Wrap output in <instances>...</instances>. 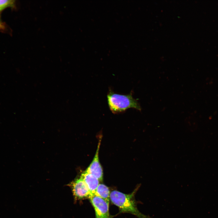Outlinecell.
<instances>
[{"mask_svg": "<svg viewBox=\"0 0 218 218\" xmlns=\"http://www.w3.org/2000/svg\"><path fill=\"white\" fill-rule=\"evenodd\" d=\"M139 186L131 193L125 194L117 190L110 193V200L114 205L118 206L121 212L128 213L137 216L138 218H150L140 212L137 209L134 199V196Z\"/></svg>", "mask_w": 218, "mask_h": 218, "instance_id": "obj_1", "label": "cell"}, {"mask_svg": "<svg viewBox=\"0 0 218 218\" xmlns=\"http://www.w3.org/2000/svg\"><path fill=\"white\" fill-rule=\"evenodd\" d=\"M108 104L110 110L114 114H118L125 111L130 108L141 111V107L132 94H122L114 92L109 89L107 95Z\"/></svg>", "mask_w": 218, "mask_h": 218, "instance_id": "obj_2", "label": "cell"}, {"mask_svg": "<svg viewBox=\"0 0 218 218\" xmlns=\"http://www.w3.org/2000/svg\"><path fill=\"white\" fill-rule=\"evenodd\" d=\"M89 199L95 210V218H112L109 213V202L94 195Z\"/></svg>", "mask_w": 218, "mask_h": 218, "instance_id": "obj_3", "label": "cell"}, {"mask_svg": "<svg viewBox=\"0 0 218 218\" xmlns=\"http://www.w3.org/2000/svg\"><path fill=\"white\" fill-rule=\"evenodd\" d=\"M71 187L75 199L89 198L92 195L86 183L81 178L72 182Z\"/></svg>", "mask_w": 218, "mask_h": 218, "instance_id": "obj_4", "label": "cell"}, {"mask_svg": "<svg viewBox=\"0 0 218 218\" xmlns=\"http://www.w3.org/2000/svg\"><path fill=\"white\" fill-rule=\"evenodd\" d=\"M101 139V137H100L97 150L93 161L85 171V172L95 176L99 181H102L103 179V170L99 162L98 158V153Z\"/></svg>", "mask_w": 218, "mask_h": 218, "instance_id": "obj_5", "label": "cell"}, {"mask_svg": "<svg viewBox=\"0 0 218 218\" xmlns=\"http://www.w3.org/2000/svg\"><path fill=\"white\" fill-rule=\"evenodd\" d=\"M80 178L85 183L92 195H94L99 184V180L93 175L85 171L81 174Z\"/></svg>", "mask_w": 218, "mask_h": 218, "instance_id": "obj_6", "label": "cell"}, {"mask_svg": "<svg viewBox=\"0 0 218 218\" xmlns=\"http://www.w3.org/2000/svg\"><path fill=\"white\" fill-rule=\"evenodd\" d=\"M110 194L109 189L107 186L103 184H99L94 195L109 202Z\"/></svg>", "mask_w": 218, "mask_h": 218, "instance_id": "obj_7", "label": "cell"}, {"mask_svg": "<svg viewBox=\"0 0 218 218\" xmlns=\"http://www.w3.org/2000/svg\"><path fill=\"white\" fill-rule=\"evenodd\" d=\"M14 1L9 0H0V11L14 5Z\"/></svg>", "mask_w": 218, "mask_h": 218, "instance_id": "obj_8", "label": "cell"}, {"mask_svg": "<svg viewBox=\"0 0 218 218\" xmlns=\"http://www.w3.org/2000/svg\"><path fill=\"white\" fill-rule=\"evenodd\" d=\"M4 26L1 22L0 23V29H2L4 28Z\"/></svg>", "mask_w": 218, "mask_h": 218, "instance_id": "obj_9", "label": "cell"}, {"mask_svg": "<svg viewBox=\"0 0 218 218\" xmlns=\"http://www.w3.org/2000/svg\"><path fill=\"white\" fill-rule=\"evenodd\" d=\"M0 23H1V22H0Z\"/></svg>", "mask_w": 218, "mask_h": 218, "instance_id": "obj_10", "label": "cell"}]
</instances>
